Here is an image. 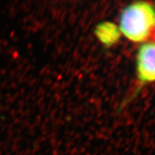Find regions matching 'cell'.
Listing matches in <instances>:
<instances>
[{
    "mask_svg": "<svg viewBox=\"0 0 155 155\" xmlns=\"http://www.w3.org/2000/svg\"><path fill=\"white\" fill-rule=\"evenodd\" d=\"M154 25H155V20H154Z\"/></svg>",
    "mask_w": 155,
    "mask_h": 155,
    "instance_id": "277c9868",
    "label": "cell"
},
{
    "mask_svg": "<svg viewBox=\"0 0 155 155\" xmlns=\"http://www.w3.org/2000/svg\"><path fill=\"white\" fill-rule=\"evenodd\" d=\"M137 73L141 83L155 81V43L142 45L137 55Z\"/></svg>",
    "mask_w": 155,
    "mask_h": 155,
    "instance_id": "7a4b0ae2",
    "label": "cell"
},
{
    "mask_svg": "<svg viewBox=\"0 0 155 155\" xmlns=\"http://www.w3.org/2000/svg\"><path fill=\"white\" fill-rule=\"evenodd\" d=\"M154 20L155 12L152 6L146 2H137L122 12L119 29L129 40L141 42L150 37Z\"/></svg>",
    "mask_w": 155,
    "mask_h": 155,
    "instance_id": "6da1fadb",
    "label": "cell"
},
{
    "mask_svg": "<svg viewBox=\"0 0 155 155\" xmlns=\"http://www.w3.org/2000/svg\"><path fill=\"white\" fill-rule=\"evenodd\" d=\"M96 35L98 40L105 45H111L119 39L121 32L111 22H104L98 25Z\"/></svg>",
    "mask_w": 155,
    "mask_h": 155,
    "instance_id": "3957f363",
    "label": "cell"
}]
</instances>
